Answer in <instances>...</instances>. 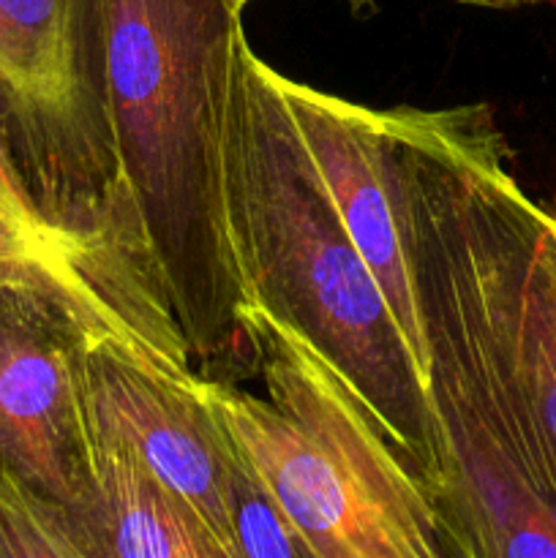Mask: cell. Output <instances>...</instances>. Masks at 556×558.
<instances>
[{"mask_svg": "<svg viewBox=\"0 0 556 558\" xmlns=\"http://www.w3.org/2000/svg\"><path fill=\"white\" fill-rule=\"evenodd\" d=\"M120 196L142 267L200 376L256 374L254 308L229 227L238 0H98Z\"/></svg>", "mask_w": 556, "mask_h": 558, "instance_id": "1", "label": "cell"}, {"mask_svg": "<svg viewBox=\"0 0 556 558\" xmlns=\"http://www.w3.org/2000/svg\"><path fill=\"white\" fill-rule=\"evenodd\" d=\"M227 202L254 305L292 327L349 381L442 512L447 447L418 357L300 142L276 69L249 44L229 118Z\"/></svg>", "mask_w": 556, "mask_h": 558, "instance_id": "2", "label": "cell"}, {"mask_svg": "<svg viewBox=\"0 0 556 558\" xmlns=\"http://www.w3.org/2000/svg\"><path fill=\"white\" fill-rule=\"evenodd\" d=\"M249 330L267 398L205 376L202 392L314 558L456 556L431 488L349 381L259 305Z\"/></svg>", "mask_w": 556, "mask_h": 558, "instance_id": "3", "label": "cell"}, {"mask_svg": "<svg viewBox=\"0 0 556 558\" xmlns=\"http://www.w3.org/2000/svg\"><path fill=\"white\" fill-rule=\"evenodd\" d=\"M398 205L428 354V392L447 447L442 501L456 556L556 558V505L480 330L439 178L407 109L385 112Z\"/></svg>", "mask_w": 556, "mask_h": 558, "instance_id": "4", "label": "cell"}, {"mask_svg": "<svg viewBox=\"0 0 556 558\" xmlns=\"http://www.w3.org/2000/svg\"><path fill=\"white\" fill-rule=\"evenodd\" d=\"M407 118L439 178L480 330L556 505V256L545 207L512 174L488 104Z\"/></svg>", "mask_w": 556, "mask_h": 558, "instance_id": "5", "label": "cell"}, {"mask_svg": "<svg viewBox=\"0 0 556 558\" xmlns=\"http://www.w3.org/2000/svg\"><path fill=\"white\" fill-rule=\"evenodd\" d=\"M0 129L38 205L147 281L109 136L98 0H0Z\"/></svg>", "mask_w": 556, "mask_h": 558, "instance_id": "6", "label": "cell"}, {"mask_svg": "<svg viewBox=\"0 0 556 558\" xmlns=\"http://www.w3.org/2000/svg\"><path fill=\"white\" fill-rule=\"evenodd\" d=\"M87 338L55 289L0 276V466L63 501L80 523L93 499Z\"/></svg>", "mask_w": 556, "mask_h": 558, "instance_id": "7", "label": "cell"}, {"mask_svg": "<svg viewBox=\"0 0 556 558\" xmlns=\"http://www.w3.org/2000/svg\"><path fill=\"white\" fill-rule=\"evenodd\" d=\"M85 392L90 428L120 436L185 496L229 558L223 494L234 445L202 392V376H180L114 338L90 336Z\"/></svg>", "mask_w": 556, "mask_h": 558, "instance_id": "8", "label": "cell"}, {"mask_svg": "<svg viewBox=\"0 0 556 558\" xmlns=\"http://www.w3.org/2000/svg\"><path fill=\"white\" fill-rule=\"evenodd\" d=\"M0 276L55 289L87 325L180 376H200L150 283L98 240L55 221L33 196L0 129Z\"/></svg>", "mask_w": 556, "mask_h": 558, "instance_id": "9", "label": "cell"}, {"mask_svg": "<svg viewBox=\"0 0 556 558\" xmlns=\"http://www.w3.org/2000/svg\"><path fill=\"white\" fill-rule=\"evenodd\" d=\"M276 85L327 196L336 205L352 243L374 270L425 379L428 354L398 205L385 112L316 90L278 71Z\"/></svg>", "mask_w": 556, "mask_h": 558, "instance_id": "10", "label": "cell"}, {"mask_svg": "<svg viewBox=\"0 0 556 558\" xmlns=\"http://www.w3.org/2000/svg\"><path fill=\"white\" fill-rule=\"evenodd\" d=\"M90 434L93 499L82 512L87 558H227L200 510L120 436Z\"/></svg>", "mask_w": 556, "mask_h": 558, "instance_id": "11", "label": "cell"}, {"mask_svg": "<svg viewBox=\"0 0 556 558\" xmlns=\"http://www.w3.org/2000/svg\"><path fill=\"white\" fill-rule=\"evenodd\" d=\"M0 558H87L71 507L0 466Z\"/></svg>", "mask_w": 556, "mask_h": 558, "instance_id": "12", "label": "cell"}, {"mask_svg": "<svg viewBox=\"0 0 556 558\" xmlns=\"http://www.w3.org/2000/svg\"><path fill=\"white\" fill-rule=\"evenodd\" d=\"M223 507L229 558H314L303 534L238 447L229 458Z\"/></svg>", "mask_w": 556, "mask_h": 558, "instance_id": "13", "label": "cell"}, {"mask_svg": "<svg viewBox=\"0 0 556 558\" xmlns=\"http://www.w3.org/2000/svg\"><path fill=\"white\" fill-rule=\"evenodd\" d=\"M474 5H527V3H556V0H463Z\"/></svg>", "mask_w": 556, "mask_h": 558, "instance_id": "14", "label": "cell"}, {"mask_svg": "<svg viewBox=\"0 0 556 558\" xmlns=\"http://www.w3.org/2000/svg\"><path fill=\"white\" fill-rule=\"evenodd\" d=\"M545 207V218H548V232H551V245H554V256H556V202Z\"/></svg>", "mask_w": 556, "mask_h": 558, "instance_id": "15", "label": "cell"}, {"mask_svg": "<svg viewBox=\"0 0 556 558\" xmlns=\"http://www.w3.org/2000/svg\"><path fill=\"white\" fill-rule=\"evenodd\" d=\"M349 9L358 11V14H365V11H371L376 5V0H347Z\"/></svg>", "mask_w": 556, "mask_h": 558, "instance_id": "16", "label": "cell"}, {"mask_svg": "<svg viewBox=\"0 0 556 558\" xmlns=\"http://www.w3.org/2000/svg\"><path fill=\"white\" fill-rule=\"evenodd\" d=\"M238 3H240V5H245V3H249V0H238Z\"/></svg>", "mask_w": 556, "mask_h": 558, "instance_id": "17", "label": "cell"}]
</instances>
